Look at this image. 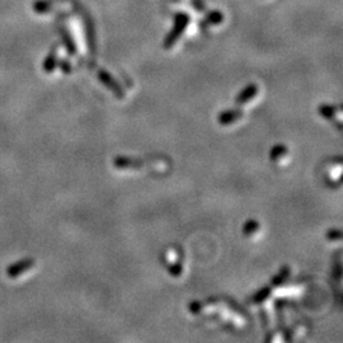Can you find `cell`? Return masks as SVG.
<instances>
[{"label": "cell", "instance_id": "6da1fadb", "mask_svg": "<svg viewBox=\"0 0 343 343\" xmlns=\"http://www.w3.org/2000/svg\"><path fill=\"white\" fill-rule=\"evenodd\" d=\"M240 116H242V113L238 112V111H225L219 116V122L221 125H230L235 122Z\"/></svg>", "mask_w": 343, "mask_h": 343}, {"label": "cell", "instance_id": "7a4b0ae2", "mask_svg": "<svg viewBox=\"0 0 343 343\" xmlns=\"http://www.w3.org/2000/svg\"><path fill=\"white\" fill-rule=\"evenodd\" d=\"M255 94H257V87H255V85H249L248 88H245L242 93L239 94L238 98H236V103L243 105L245 102L250 101Z\"/></svg>", "mask_w": 343, "mask_h": 343}, {"label": "cell", "instance_id": "3957f363", "mask_svg": "<svg viewBox=\"0 0 343 343\" xmlns=\"http://www.w3.org/2000/svg\"><path fill=\"white\" fill-rule=\"evenodd\" d=\"M259 229V224L255 220H249L244 225V234L245 235H252Z\"/></svg>", "mask_w": 343, "mask_h": 343}, {"label": "cell", "instance_id": "277c9868", "mask_svg": "<svg viewBox=\"0 0 343 343\" xmlns=\"http://www.w3.org/2000/svg\"><path fill=\"white\" fill-rule=\"evenodd\" d=\"M286 153H287V151H286L285 146L277 145V146H274L273 150L271 151V158L273 160H278L281 157H283Z\"/></svg>", "mask_w": 343, "mask_h": 343}, {"label": "cell", "instance_id": "5b68a950", "mask_svg": "<svg viewBox=\"0 0 343 343\" xmlns=\"http://www.w3.org/2000/svg\"><path fill=\"white\" fill-rule=\"evenodd\" d=\"M268 295H269V288L268 287L263 288V290L259 291L258 294H257L254 297H253V301H254L255 304H259V302L264 301V300H266L267 297H268Z\"/></svg>", "mask_w": 343, "mask_h": 343}, {"label": "cell", "instance_id": "8992f818", "mask_svg": "<svg viewBox=\"0 0 343 343\" xmlns=\"http://www.w3.org/2000/svg\"><path fill=\"white\" fill-rule=\"evenodd\" d=\"M288 277V268H283V271H281L280 276L273 278V285H281L283 283V281Z\"/></svg>", "mask_w": 343, "mask_h": 343}, {"label": "cell", "instance_id": "52a82bcc", "mask_svg": "<svg viewBox=\"0 0 343 343\" xmlns=\"http://www.w3.org/2000/svg\"><path fill=\"white\" fill-rule=\"evenodd\" d=\"M328 236H329L330 239H335V240H339L340 239V233L338 230H330L329 234H328Z\"/></svg>", "mask_w": 343, "mask_h": 343}]
</instances>
